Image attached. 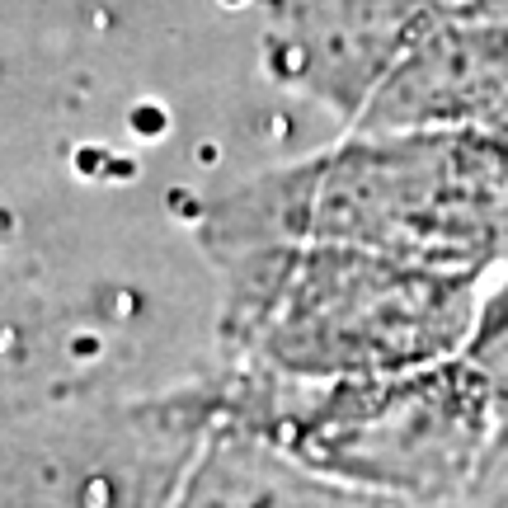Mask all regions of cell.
<instances>
[{
	"instance_id": "cell-1",
	"label": "cell",
	"mask_w": 508,
	"mask_h": 508,
	"mask_svg": "<svg viewBox=\"0 0 508 508\" xmlns=\"http://www.w3.org/2000/svg\"><path fill=\"white\" fill-rule=\"evenodd\" d=\"M203 424L405 508H476L508 471V376L476 353L353 381H283L221 363L188 381Z\"/></svg>"
},
{
	"instance_id": "cell-2",
	"label": "cell",
	"mask_w": 508,
	"mask_h": 508,
	"mask_svg": "<svg viewBox=\"0 0 508 508\" xmlns=\"http://www.w3.org/2000/svg\"><path fill=\"white\" fill-rule=\"evenodd\" d=\"M198 250L245 241H344L409 264H508V132L391 128L254 174L193 212Z\"/></svg>"
},
{
	"instance_id": "cell-3",
	"label": "cell",
	"mask_w": 508,
	"mask_h": 508,
	"mask_svg": "<svg viewBox=\"0 0 508 508\" xmlns=\"http://www.w3.org/2000/svg\"><path fill=\"white\" fill-rule=\"evenodd\" d=\"M221 278L216 339L231 367L283 381L409 372L471 344L485 278L344 241L207 250Z\"/></svg>"
},
{
	"instance_id": "cell-4",
	"label": "cell",
	"mask_w": 508,
	"mask_h": 508,
	"mask_svg": "<svg viewBox=\"0 0 508 508\" xmlns=\"http://www.w3.org/2000/svg\"><path fill=\"white\" fill-rule=\"evenodd\" d=\"M165 508H405L367 489L339 485L278 452L273 443L226 424H207L198 452Z\"/></svg>"
}]
</instances>
